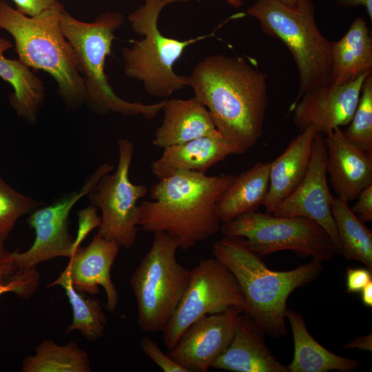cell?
Segmentation results:
<instances>
[{
    "label": "cell",
    "mask_w": 372,
    "mask_h": 372,
    "mask_svg": "<svg viewBox=\"0 0 372 372\" xmlns=\"http://www.w3.org/2000/svg\"><path fill=\"white\" fill-rule=\"evenodd\" d=\"M45 204L15 190L0 175V236L6 240L21 216Z\"/></svg>",
    "instance_id": "cell-30"
},
{
    "label": "cell",
    "mask_w": 372,
    "mask_h": 372,
    "mask_svg": "<svg viewBox=\"0 0 372 372\" xmlns=\"http://www.w3.org/2000/svg\"><path fill=\"white\" fill-rule=\"evenodd\" d=\"M331 83H347L372 71V37L366 19L355 18L347 33L333 42Z\"/></svg>",
    "instance_id": "cell-22"
},
{
    "label": "cell",
    "mask_w": 372,
    "mask_h": 372,
    "mask_svg": "<svg viewBox=\"0 0 372 372\" xmlns=\"http://www.w3.org/2000/svg\"><path fill=\"white\" fill-rule=\"evenodd\" d=\"M97 211L98 208L92 205L76 212L78 227L76 236L74 238L73 254L81 247L88 234L100 226L101 218Z\"/></svg>",
    "instance_id": "cell-32"
},
{
    "label": "cell",
    "mask_w": 372,
    "mask_h": 372,
    "mask_svg": "<svg viewBox=\"0 0 372 372\" xmlns=\"http://www.w3.org/2000/svg\"><path fill=\"white\" fill-rule=\"evenodd\" d=\"M287 318L292 331L294 354L287 366L289 372H352L359 366L357 360L336 355L317 342L308 331L303 316L287 309Z\"/></svg>",
    "instance_id": "cell-23"
},
{
    "label": "cell",
    "mask_w": 372,
    "mask_h": 372,
    "mask_svg": "<svg viewBox=\"0 0 372 372\" xmlns=\"http://www.w3.org/2000/svg\"><path fill=\"white\" fill-rule=\"evenodd\" d=\"M342 131L345 138L362 151L372 154V72L365 79L356 109Z\"/></svg>",
    "instance_id": "cell-29"
},
{
    "label": "cell",
    "mask_w": 372,
    "mask_h": 372,
    "mask_svg": "<svg viewBox=\"0 0 372 372\" xmlns=\"http://www.w3.org/2000/svg\"><path fill=\"white\" fill-rule=\"evenodd\" d=\"M23 372H91L87 353L75 342L60 345L45 340L35 348L33 355L24 358Z\"/></svg>",
    "instance_id": "cell-27"
},
{
    "label": "cell",
    "mask_w": 372,
    "mask_h": 372,
    "mask_svg": "<svg viewBox=\"0 0 372 372\" xmlns=\"http://www.w3.org/2000/svg\"><path fill=\"white\" fill-rule=\"evenodd\" d=\"M331 210L340 254L372 271V231L351 211L349 203L339 197L333 196Z\"/></svg>",
    "instance_id": "cell-26"
},
{
    "label": "cell",
    "mask_w": 372,
    "mask_h": 372,
    "mask_svg": "<svg viewBox=\"0 0 372 372\" xmlns=\"http://www.w3.org/2000/svg\"><path fill=\"white\" fill-rule=\"evenodd\" d=\"M185 1L145 0L128 16L132 28L142 38L123 49L124 72L141 81L152 96L166 99L189 86V76L176 74L173 66L187 47L213 34L178 40L161 32L158 23L162 10L171 3Z\"/></svg>",
    "instance_id": "cell-7"
},
{
    "label": "cell",
    "mask_w": 372,
    "mask_h": 372,
    "mask_svg": "<svg viewBox=\"0 0 372 372\" xmlns=\"http://www.w3.org/2000/svg\"><path fill=\"white\" fill-rule=\"evenodd\" d=\"M264 331L247 315L241 313L233 337L212 368L233 372H289L271 353Z\"/></svg>",
    "instance_id": "cell-18"
},
{
    "label": "cell",
    "mask_w": 372,
    "mask_h": 372,
    "mask_svg": "<svg viewBox=\"0 0 372 372\" xmlns=\"http://www.w3.org/2000/svg\"><path fill=\"white\" fill-rule=\"evenodd\" d=\"M141 348L143 353L152 360L163 371L188 372L187 369L176 363L167 353H165L156 342L149 336L141 338Z\"/></svg>",
    "instance_id": "cell-31"
},
{
    "label": "cell",
    "mask_w": 372,
    "mask_h": 372,
    "mask_svg": "<svg viewBox=\"0 0 372 372\" xmlns=\"http://www.w3.org/2000/svg\"><path fill=\"white\" fill-rule=\"evenodd\" d=\"M229 5L235 8L240 7L242 4L241 0H225Z\"/></svg>",
    "instance_id": "cell-41"
},
{
    "label": "cell",
    "mask_w": 372,
    "mask_h": 372,
    "mask_svg": "<svg viewBox=\"0 0 372 372\" xmlns=\"http://www.w3.org/2000/svg\"><path fill=\"white\" fill-rule=\"evenodd\" d=\"M231 154H239L238 149L221 135L203 136L164 148L151 171L158 179L180 170L206 173Z\"/></svg>",
    "instance_id": "cell-19"
},
{
    "label": "cell",
    "mask_w": 372,
    "mask_h": 372,
    "mask_svg": "<svg viewBox=\"0 0 372 372\" xmlns=\"http://www.w3.org/2000/svg\"><path fill=\"white\" fill-rule=\"evenodd\" d=\"M64 10L59 2L35 17H28L0 0V29L13 38L18 59L29 68L50 75L64 101L72 106L85 102V90L74 50L61 28Z\"/></svg>",
    "instance_id": "cell-4"
},
{
    "label": "cell",
    "mask_w": 372,
    "mask_h": 372,
    "mask_svg": "<svg viewBox=\"0 0 372 372\" xmlns=\"http://www.w3.org/2000/svg\"><path fill=\"white\" fill-rule=\"evenodd\" d=\"M212 254L235 278L244 298L242 313L274 338L287 333V302L291 293L322 270V262L313 259L289 271L270 269L242 237L224 236L214 244Z\"/></svg>",
    "instance_id": "cell-3"
},
{
    "label": "cell",
    "mask_w": 372,
    "mask_h": 372,
    "mask_svg": "<svg viewBox=\"0 0 372 372\" xmlns=\"http://www.w3.org/2000/svg\"><path fill=\"white\" fill-rule=\"evenodd\" d=\"M269 162H258L236 176L216 205L222 224L257 211L262 205L269 189Z\"/></svg>",
    "instance_id": "cell-25"
},
{
    "label": "cell",
    "mask_w": 372,
    "mask_h": 372,
    "mask_svg": "<svg viewBox=\"0 0 372 372\" xmlns=\"http://www.w3.org/2000/svg\"><path fill=\"white\" fill-rule=\"evenodd\" d=\"M120 248L116 242L96 234L87 247H80L69 258L63 271L79 292L94 295L102 287L106 293V309L111 313L115 311L119 299L111 269Z\"/></svg>",
    "instance_id": "cell-16"
},
{
    "label": "cell",
    "mask_w": 372,
    "mask_h": 372,
    "mask_svg": "<svg viewBox=\"0 0 372 372\" xmlns=\"http://www.w3.org/2000/svg\"><path fill=\"white\" fill-rule=\"evenodd\" d=\"M278 1L289 6H293L296 3V0H278Z\"/></svg>",
    "instance_id": "cell-42"
},
{
    "label": "cell",
    "mask_w": 372,
    "mask_h": 372,
    "mask_svg": "<svg viewBox=\"0 0 372 372\" xmlns=\"http://www.w3.org/2000/svg\"><path fill=\"white\" fill-rule=\"evenodd\" d=\"M195 97L209 112L220 135L247 152L263 133L268 105L267 76L242 56L214 54L189 75Z\"/></svg>",
    "instance_id": "cell-1"
},
{
    "label": "cell",
    "mask_w": 372,
    "mask_h": 372,
    "mask_svg": "<svg viewBox=\"0 0 372 372\" xmlns=\"http://www.w3.org/2000/svg\"><path fill=\"white\" fill-rule=\"evenodd\" d=\"M327 176L325 137L323 134L318 133L303 179L296 189L276 206L271 214L304 217L316 221L328 233L339 251L338 238L331 210L333 196Z\"/></svg>",
    "instance_id": "cell-13"
},
{
    "label": "cell",
    "mask_w": 372,
    "mask_h": 372,
    "mask_svg": "<svg viewBox=\"0 0 372 372\" xmlns=\"http://www.w3.org/2000/svg\"><path fill=\"white\" fill-rule=\"evenodd\" d=\"M161 125L152 144L165 148L206 136H218L211 116L195 96L189 99H165Z\"/></svg>",
    "instance_id": "cell-20"
},
{
    "label": "cell",
    "mask_w": 372,
    "mask_h": 372,
    "mask_svg": "<svg viewBox=\"0 0 372 372\" xmlns=\"http://www.w3.org/2000/svg\"><path fill=\"white\" fill-rule=\"evenodd\" d=\"M7 263L0 267V296L6 293H14L23 298H30L29 291L26 285L21 279L11 278L8 282H4L6 276Z\"/></svg>",
    "instance_id": "cell-36"
},
{
    "label": "cell",
    "mask_w": 372,
    "mask_h": 372,
    "mask_svg": "<svg viewBox=\"0 0 372 372\" xmlns=\"http://www.w3.org/2000/svg\"><path fill=\"white\" fill-rule=\"evenodd\" d=\"M5 239L0 236V267L8 262L10 251L5 247Z\"/></svg>",
    "instance_id": "cell-40"
},
{
    "label": "cell",
    "mask_w": 372,
    "mask_h": 372,
    "mask_svg": "<svg viewBox=\"0 0 372 372\" xmlns=\"http://www.w3.org/2000/svg\"><path fill=\"white\" fill-rule=\"evenodd\" d=\"M61 286L65 291L72 310V320L65 329L69 334L78 331L90 342L101 338L107 325V317L103 311L100 301L87 293L76 291L63 271L48 287Z\"/></svg>",
    "instance_id": "cell-28"
},
{
    "label": "cell",
    "mask_w": 372,
    "mask_h": 372,
    "mask_svg": "<svg viewBox=\"0 0 372 372\" xmlns=\"http://www.w3.org/2000/svg\"><path fill=\"white\" fill-rule=\"evenodd\" d=\"M15 8L21 13L35 17L52 8L59 1L58 0H12Z\"/></svg>",
    "instance_id": "cell-35"
},
{
    "label": "cell",
    "mask_w": 372,
    "mask_h": 372,
    "mask_svg": "<svg viewBox=\"0 0 372 372\" xmlns=\"http://www.w3.org/2000/svg\"><path fill=\"white\" fill-rule=\"evenodd\" d=\"M113 169L109 163L101 165L81 188L32 211L27 223L34 231V240L26 251L10 253L6 276L34 272L41 262L57 257L70 258L74 243L69 228L70 212L77 202L91 193L99 180Z\"/></svg>",
    "instance_id": "cell-10"
},
{
    "label": "cell",
    "mask_w": 372,
    "mask_h": 372,
    "mask_svg": "<svg viewBox=\"0 0 372 372\" xmlns=\"http://www.w3.org/2000/svg\"><path fill=\"white\" fill-rule=\"evenodd\" d=\"M344 349H358L362 351H372V333L371 331L367 335H361L354 338L344 346Z\"/></svg>",
    "instance_id": "cell-37"
},
{
    "label": "cell",
    "mask_w": 372,
    "mask_h": 372,
    "mask_svg": "<svg viewBox=\"0 0 372 372\" xmlns=\"http://www.w3.org/2000/svg\"><path fill=\"white\" fill-rule=\"evenodd\" d=\"M327 172L337 196L349 203L372 185V154L349 142L338 127L324 136Z\"/></svg>",
    "instance_id": "cell-17"
},
{
    "label": "cell",
    "mask_w": 372,
    "mask_h": 372,
    "mask_svg": "<svg viewBox=\"0 0 372 372\" xmlns=\"http://www.w3.org/2000/svg\"><path fill=\"white\" fill-rule=\"evenodd\" d=\"M351 211L363 223L372 221V185L364 188L356 198Z\"/></svg>",
    "instance_id": "cell-34"
},
{
    "label": "cell",
    "mask_w": 372,
    "mask_h": 372,
    "mask_svg": "<svg viewBox=\"0 0 372 372\" xmlns=\"http://www.w3.org/2000/svg\"><path fill=\"white\" fill-rule=\"evenodd\" d=\"M244 298L232 273L215 257L202 259L191 269L188 284L163 331L171 349L194 322L203 316L235 307L242 311Z\"/></svg>",
    "instance_id": "cell-12"
},
{
    "label": "cell",
    "mask_w": 372,
    "mask_h": 372,
    "mask_svg": "<svg viewBox=\"0 0 372 372\" xmlns=\"http://www.w3.org/2000/svg\"><path fill=\"white\" fill-rule=\"evenodd\" d=\"M236 176L180 170L158 179L149 190L152 200L138 205V226L170 234L182 250L192 248L220 229L216 205Z\"/></svg>",
    "instance_id": "cell-2"
},
{
    "label": "cell",
    "mask_w": 372,
    "mask_h": 372,
    "mask_svg": "<svg viewBox=\"0 0 372 372\" xmlns=\"http://www.w3.org/2000/svg\"><path fill=\"white\" fill-rule=\"evenodd\" d=\"M262 31L282 41L296 65L299 90L293 105L316 87L331 83L333 41L322 34L312 0H296L293 6L278 0H258L246 10Z\"/></svg>",
    "instance_id": "cell-6"
},
{
    "label": "cell",
    "mask_w": 372,
    "mask_h": 372,
    "mask_svg": "<svg viewBox=\"0 0 372 372\" xmlns=\"http://www.w3.org/2000/svg\"><path fill=\"white\" fill-rule=\"evenodd\" d=\"M372 271L366 268H347L346 285L347 293H360L362 289L372 281Z\"/></svg>",
    "instance_id": "cell-33"
},
{
    "label": "cell",
    "mask_w": 372,
    "mask_h": 372,
    "mask_svg": "<svg viewBox=\"0 0 372 372\" xmlns=\"http://www.w3.org/2000/svg\"><path fill=\"white\" fill-rule=\"evenodd\" d=\"M118 162L113 174H105L87 196L101 210V221L96 234L116 242L121 247L131 248L136 242L139 221L138 202L148 194L143 184H134L130 169L134 155L132 143L118 141Z\"/></svg>",
    "instance_id": "cell-11"
},
{
    "label": "cell",
    "mask_w": 372,
    "mask_h": 372,
    "mask_svg": "<svg viewBox=\"0 0 372 372\" xmlns=\"http://www.w3.org/2000/svg\"><path fill=\"white\" fill-rule=\"evenodd\" d=\"M242 309L231 307L202 317L189 327L168 355L188 372H207L233 337Z\"/></svg>",
    "instance_id": "cell-15"
},
{
    "label": "cell",
    "mask_w": 372,
    "mask_h": 372,
    "mask_svg": "<svg viewBox=\"0 0 372 372\" xmlns=\"http://www.w3.org/2000/svg\"><path fill=\"white\" fill-rule=\"evenodd\" d=\"M220 230L224 236L243 238L262 258L289 250L323 262L339 254L322 226L304 217L278 216L254 211L223 223Z\"/></svg>",
    "instance_id": "cell-9"
},
{
    "label": "cell",
    "mask_w": 372,
    "mask_h": 372,
    "mask_svg": "<svg viewBox=\"0 0 372 372\" xmlns=\"http://www.w3.org/2000/svg\"><path fill=\"white\" fill-rule=\"evenodd\" d=\"M371 72L363 73L344 84L329 83L304 93L289 107L296 126L301 131L313 126L326 136L348 125L358 103L363 83Z\"/></svg>",
    "instance_id": "cell-14"
},
{
    "label": "cell",
    "mask_w": 372,
    "mask_h": 372,
    "mask_svg": "<svg viewBox=\"0 0 372 372\" xmlns=\"http://www.w3.org/2000/svg\"><path fill=\"white\" fill-rule=\"evenodd\" d=\"M335 3L341 6L351 8L363 6L370 18L372 20V0H335Z\"/></svg>",
    "instance_id": "cell-38"
},
{
    "label": "cell",
    "mask_w": 372,
    "mask_h": 372,
    "mask_svg": "<svg viewBox=\"0 0 372 372\" xmlns=\"http://www.w3.org/2000/svg\"><path fill=\"white\" fill-rule=\"evenodd\" d=\"M12 47L7 39L0 37V78L13 88L10 102L18 116L34 123L45 99V88L41 79L21 61L4 56Z\"/></svg>",
    "instance_id": "cell-24"
},
{
    "label": "cell",
    "mask_w": 372,
    "mask_h": 372,
    "mask_svg": "<svg viewBox=\"0 0 372 372\" xmlns=\"http://www.w3.org/2000/svg\"><path fill=\"white\" fill-rule=\"evenodd\" d=\"M124 21L121 13L108 12L99 14L92 22H84L63 10L60 23L77 58L84 81L85 102L90 107L102 114L112 112L152 119L162 111L165 99L151 104L125 101L115 94L105 72L115 32Z\"/></svg>",
    "instance_id": "cell-5"
},
{
    "label": "cell",
    "mask_w": 372,
    "mask_h": 372,
    "mask_svg": "<svg viewBox=\"0 0 372 372\" xmlns=\"http://www.w3.org/2000/svg\"><path fill=\"white\" fill-rule=\"evenodd\" d=\"M318 134L313 126L304 129L289 143L282 154L270 163L269 189L262 204L267 213L271 214L303 179Z\"/></svg>",
    "instance_id": "cell-21"
},
{
    "label": "cell",
    "mask_w": 372,
    "mask_h": 372,
    "mask_svg": "<svg viewBox=\"0 0 372 372\" xmlns=\"http://www.w3.org/2000/svg\"><path fill=\"white\" fill-rule=\"evenodd\" d=\"M178 241L172 236L154 233L150 248L130 278L137 322L143 331L163 332L187 287L191 269L178 262Z\"/></svg>",
    "instance_id": "cell-8"
},
{
    "label": "cell",
    "mask_w": 372,
    "mask_h": 372,
    "mask_svg": "<svg viewBox=\"0 0 372 372\" xmlns=\"http://www.w3.org/2000/svg\"><path fill=\"white\" fill-rule=\"evenodd\" d=\"M363 304L367 307H372V281L366 285L360 292Z\"/></svg>",
    "instance_id": "cell-39"
}]
</instances>
